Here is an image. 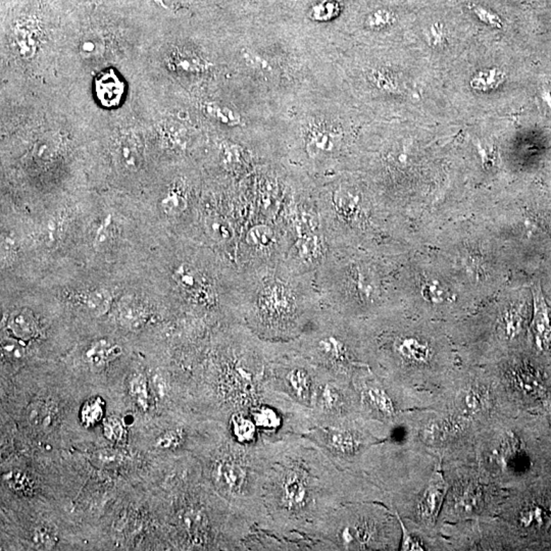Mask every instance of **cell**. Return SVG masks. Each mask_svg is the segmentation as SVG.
Returning <instances> with one entry per match:
<instances>
[{
  "instance_id": "1",
  "label": "cell",
  "mask_w": 551,
  "mask_h": 551,
  "mask_svg": "<svg viewBox=\"0 0 551 551\" xmlns=\"http://www.w3.org/2000/svg\"><path fill=\"white\" fill-rule=\"evenodd\" d=\"M368 495L370 490L356 472L340 469L304 436H289L274 442L262 491L265 532L308 541V532L334 509Z\"/></svg>"
},
{
  "instance_id": "2",
  "label": "cell",
  "mask_w": 551,
  "mask_h": 551,
  "mask_svg": "<svg viewBox=\"0 0 551 551\" xmlns=\"http://www.w3.org/2000/svg\"><path fill=\"white\" fill-rule=\"evenodd\" d=\"M242 323L269 342H289L304 333L322 308L315 273L288 260L249 267Z\"/></svg>"
},
{
  "instance_id": "3",
  "label": "cell",
  "mask_w": 551,
  "mask_h": 551,
  "mask_svg": "<svg viewBox=\"0 0 551 551\" xmlns=\"http://www.w3.org/2000/svg\"><path fill=\"white\" fill-rule=\"evenodd\" d=\"M230 442L214 454L209 475L214 489L233 509L266 531L267 518L262 491L274 453V442L241 444L229 436Z\"/></svg>"
},
{
  "instance_id": "4",
  "label": "cell",
  "mask_w": 551,
  "mask_h": 551,
  "mask_svg": "<svg viewBox=\"0 0 551 551\" xmlns=\"http://www.w3.org/2000/svg\"><path fill=\"white\" fill-rule=\"evenodd\" d=\"M356 335L348 318L322 303L303 335L290 342L313 365L352 380L363 368Z\"/></svg>"
},
{
  "instance_id": "5",
  "label": "cell",
  "mask_w": 551,
  "mask_h": 551,
  "mask_svg": "<svg viewBox=\"0 0 551 551\" xmlns=\"http://www.w3.org/2000/svg\"><path fill=\"white\" fill-rule=\"evenodd\" d=\"M393 531V523L382 511L349 502L334 509L306 537L327 550H387Z\"/></svg>"
},
{
  "instance_id": "6",
  "label": "cell",
  "mask_w": 551,
  "mask_h": 551,
  "mask_svg": "<svg viewBox=\"0 0 551 551\" xmlns=\"http://www.w3.org/2000/svg\"><path fill=\"white\" fill-rule=\"evenodd\" d=\"M303 436L318 445L340 469L352 472L363 462L361 456L372 442L361 418L337 425H315Z\"/></svg>"
},
{
  "instance_id": "7",
  "label": "cell",
  "mask_w": 551,
  "mask_h": 551,
  "mask_svg": "<svg viewBox=\"0 0 551 551\" xmlns=\"http://www.w3.org/2000/svg\"><path fill=\"white\" fill-rule=\"evenodd\" d=\"M311 418L313 426L337 425L361 418L359 398L352 380L320 368Z\"/></svg>"
},
{
  "instance_id": "8",
  "label": "cell",
  "mask_w": 551,
  "mask_h": 551,
  "mask_svg": "<svg viewBox=\"0 0 551 551\" xmlns=\"http://www.w3.org/2000/svg\"><path fill=\"white\" fill-rule=\"evenodd\" d=\"M339 142L340 134L333 129L324 127L313 129L306 138V151L311 158L332 156L337 149Z\"/></svg>"
},
{
  "instance_id": "9",
  "label": "cell",
  "mask_w": 551,
  "mask_h": 551,
  "mask_svg": "<svg viewBox=\"0 0 551 551\" xmlns=\"http://www.w3.org/2000/svg\"><path fill=\"white\" fill-rule=\"evenodd\" d=\"M124 85L114 70L101 73L95 80V93L101 105L105 108H114L120 105L123 98Z\"/></svg>"
},
{
  "instance_id": "10",
  "label": "cell",
  "mask_w": 551,
  "mask_h": 551,
  "mask_svg": "<svg viewBox=\"0 0 551 551\" xmlns=\"http://www.w3.org/2000/svg\"><path fill=\"white\" fill-rule=\"evenodd\" d=\"M227 431L234 441L241 444H255L262 441L260 433L248 412H238L228 419Z\"/></svg>"
},
{
  "instance_id": "11",
  "label": "cell",
  "mask_w": 551,
  "mask_h": 551,
  "mask_svg": "<svg viewBox=\"0 0 551 551\" xmlns=\"http://www.w3.org/2000/svg\"><path fill=\"white\" fill-rule=\"evenodd\" d=\"M173 278L183 291L191 295L199 296L200 294H213V290L207 289V283L202 274L195 267L188 264H181L174 269Z\"/></svg>"
},
{
  "instance_id": "12",
  "label": "cell",
  "mask_w": 551,
  "mask_h": 551,
  "mask_svg": "<svg viewBox=\"0 0 551 551\" xmlns=\"http://www.w3.org/2000/svg\"><path fill=\"white\" fill-rule=\"evenodd\" d=\"M8 328L15 338L26 342L35 338L39 332L38 323L31 311L21 310L11 313Z\"/></svg>"
},
{
  "instance_id": "13",
  "label": "cell",
  "mask_w": 551,
  "mask_h": 551,
  "mask_svg": "<svg viewBox=\"0 0 551 551\" xmlns=\"http://www.w3.org/2000/svg\"><path fill=\"white\" fill-rule=\"evenodd\" d=\"M390 349L400 359L422 363L427 359L429 352L425 344L412 337H396L392 340Z\"/></svg>"
},
{
  "instance_id": "14",
  "label": "cell",
  "mask_w": 551,
  "mask_h": 551,
  "mask_svg": "<svg viewBox=\"0 0 551 551\" xmlns=\"http://www.w3.org/2000/svg\"><path fill=\"white\" fill-rule=\"evenodd\" d=\"M121 354L122 348L116 343L108 339H100L90 345L85 352V359L93 368H103Z\"/></svg>"
},
{
  "instance_id": "15",
  "label": "cell",
  "mask_w": 551,
  "mask_h": 551,
  "mask_svg": "<svg viewBox=\"0 0 551 551\" xmlns=\"http://www.w3.org/2000/svg\"><path fill=\"white\" fill-rule=\"evenodd\" d=\"M117 318L127 328L142 326L147 319V311L139 301L130 296L124 297L117 306Z\"/></svg>"
},
{
  "instance_id": "16",
  "label": "cell",
  "mask_w": 551,
  "mask_h": 551,
  "mask_svg": "<svg viewBox=\"0 0 551 551\" xmlns=\"http://www.w3.org/2000/svg\"><path fill=\"white\" fill-rule=\"evenodd\" d=\"M446 486L441 475L436 474L424 495L421 504V511L424 515L432 518L437 515L439 507L443 500Z\"/></svg>"
},
{
  "instance_id": "17",
  "label": "cell",
  "mask_w": 551,
  "mask_h": 551,
  "mask_svg": "<svg viewBox=\"0 0 551 551\" xmlns=\"http://www.w3.org/2000/svg\"><path fill=\"white\" fill-rule=\"evenodd\" d=\"M112 294L103 288L87 290L80 295L79 301L91 315L99 317L105 315L110 308Z\"/></svg>"
},
{
  "instance_id": "18",
  "label": "cell",
  "mask_w": 551,
  "mask_h": 551,
  "mask_svg": "<svg viewBox=\"0 0 551 551\" xmlns=\"http://www.w3.org/2000/svg\"><path fill=\"white\" fill-rule=\"evenodd\" d=\"M13 47L23 59H31L38 47L36 30L30 26H18L13 33Z\"/></svg>"
},
{
  "instance_id": "19",
  "label": "cell",
  "mask_w": 551,
  "mask_h": 551,
  "mask_svg": "<svg viewBox=\"0 0 551 551\" xmlns=\"http://www.w3.org/2000/svg\"><path fill=\"white\" fill-rule=\"evenodd\" d=\"M535 329L537 332V339L539 342L547 343L551 339V319L548 313L547 306L544 303V298L541 292L537 290L535 292Z\"/></svg>"
},
{
  "instance_id": "20",
  "label": "cell",
  "mask_w": 551,
  "mask_h": 551,
  "mask_svg": "<svg viewBox=\"0 0 551 551\" xmlns=\"http://www.w3.org/2000/svg\"><path fill=\"white\" fill-rule=\"evenodd\" d=\"M506 79V73L501 69H485L472 76L471 87L476 91L490 92L501 86Z\"/></svg>"
},
{
  "instance_id": "21",
  "label": "cell",
  "mask_w": 551,
  "mask_h": 551,
  "mask_svg": "<svg viewBox=\"0 0 551 551\" xmlns=\"http://www.w3.org/2000/svg\"><path fill=\"white\" fill-rule=\"evenodd\" d=\"M275 230L267 224L253 226L246 235L248 245L257 251H267L275 243Z\"/></svg>"
},
{
  "instance_id": "22",
  "label": "cell",
  "mask_w": 551,
  "mask_h": 551,
  "mask_svg": "<svg viewBox=\"0 0 551 551\" xmlns=\"http://www.w3.org/2000/svg\"><path fill=\"white\" fill-rule=\"evenodd\" d=\"M117 158L126 169L136 170L141 163L139 145L132 137H124L117 147Z\"/></svg>"
},
{
  "instance_id": "23",
  "label": "cell",
  "mask_w": 551,
  "mask_h": 551,
  "mask_svg": "<svg viewBox=\"0 0 551 551\" xmlns=\"http://www.w3.org/2000/svg\"><path fill=\"white\" fill-rule=\"evenodd\" d=\"M187 202L186 195L183 191L178 188L170 189L167 195L161 200V207L163 213L170 216H179L186 211Z\"/></svg>"
},
{
  "instance_id": "24",
  "label": "cell",
  "mask_w": 551,
  "mask_h": 551,
  "mask_svg": "<svg viewBox=\"0 0 551 551\" xmlns=\"http://www.w3.org/2000/svg\"><path fill=\"white\" fill-rule=\"evenodd\" d=\"M204 112L214 121L226 124V126H236L241 122L238 112L230 108L219 105V103H207L204 107Z\"/></svg>"
},
{
  "instance_id": "25",
  "label": "cell",
  "mask_w": 551,
  "mask_h": 551,
  "mask_svg": "<svg viewBox=\"0 0 551 551\" xmlns=\"http://www.w3.org/2000/svg\"><path fill=\"white\" fill-rule=\"evenodd\" d=\"M103 414H105L103 401L100 398H92L83 405L80 412V419L83 425L89 428L99 423L103 419Z\"/></svg>"
},
{
  "instance_id": "26",
  "label": "cell",
  "mask_w": 551,
  "mask_h": 551,
  "mask_svg": "<svg viewBox=\"0 0 551 551\" xmlns=\"http://www.w3.org/2000/svg\"><path fill=\"white\" fill-rule=\"evenodd\" d=\"M129 391L133 400L141 410L149 407V387L144 375L136 373L129 382Z\"/></svg>"
},
{
  "instance_id": "27",
  "label": "cell",
  "mask_w": 551,
  "mask_h": 551,
  "mask_svg": "<svg viewBox=\"0 0 551 551\" xmlns=\"http://www.w3.org/2000/svg\"><path fill=\"white\" fill-rule=\"evenodd\" d=\"M187 438H188V433L186 429L173 428L163 433L156 443L161 449L174 451L183 446L186 443Z\"/></svg>"
},
{
  "instance_id": "28",
  "label": "cell",
  "mask_w": 551,
  "mask_h": 551,
  "mask_svg": "<svg viewBox=\"0 0 551 551\" xmlns=\"http://www.w3.org/2000/svg\"><path fill=\"white\" fill-rule=\"evenodd\" d=\"M115 239L114 225H112V216H108L101 223L100 227L96 231L94 237L93 246L98 251H105L112 245Z\"/></svg>"
},
{
  "instance_id": "29",
  "label": "cell",
  "mask_w": 551,
  "mask_h": 551,
  "mask_svg": "<svg viewBox=\"0 0 551 551\" xmlns=\"http://www.w3.org/2000/svg\"><path fill=\"white\" fill-rule=\"evenodd\" d=\"M1 352L8 361L17 363L26 356V347L24 342L17 338H4L1 341Z\"/></svg>"
},
{
  "instance_id": "30",
  "label": "cell",
  "mask_w": 551,
  "mask_h": 551,
  "mask_svg": "<svg viewBox=\"0 0 551 551\" xmlns=\"http://www.w3.org/2000/svg\"><path fill=\"white\" fill-rule=\"evenodd\" d=\"M394 22V13L390 9L379 8L372 11L366 18L365 25L371 30H382L391 26Z\"/></svg>"
},
{
  "instance_id": "31",
  "label": "cell",
  "mask_w": 551,
  "mask_h": 551,
  "mask_svg": "<svg viewBox=\"0 0 551 551\" xmlns=\"http://www.w3.org/2000/svg\"><path fill=\"white\" fill-rule=\"evenodd\" d=\"M340 11V4L335 0H322L315 4L311 11V16L315 21L327 22L336 17Z\"/></svg>"
},
{
  "instance_id": "32",
  "label": "cell",
  "mask_w": 551,
  "mask_h": 551,
  "mask_svg": "<svg viewBox=\"0 0 551 551\" xmlns=\"http://www.w3.org/2000/svg\"><path fill=\"white\" fill-rule=\"evenodd\" d=\"M471 11L483 24L495 28V29H501L504 27V21L492 9L480 6V4H472Z\"/></svg>"
},
{
  "instance_id": "33",
  "label": "cell",
  "mask_w": 551,
  "mask_h": 551,
  "mask_svg": "<svg viewBox=\"0 0 551 551\" xmlns=\"http://www.w3.org/2000/svg\"><path fill=\"white\" fill-rule=\"evenodd\" d=\"M103 430L105 437L112 442L122 441L124 438V434H126L123 422L117 417H110V418L105 419Z\"/></svg>"
},
{
  "instance_id": "34",
  "label": "cell",
  "mask_w": 551,
  "mask_h": 551,
  "mask_svg": "<svg viewBox=\"0 0 551 551\" xmlns=\"http://www.w3.org/2000/svg\"><path fill=\"white\" fill-rule=\"evenodd\" d=\"M424 298L432 303H441L448 299V292L437 281L425 283L422 288Z\"/></svg>"
},
{
  "instance_id": "35",
  "label": "cell",
  "mask_w": 551,
  "mask_h": 551,
  "mask_svg": "<svg viewBox=\"0 0 551 551\" xmlns=\"http://www.w3.org/2000/svg\"><path fill=\"white\" fill-rule=\"evenodd\" d=\"M425 36L429 45L433 47H441L446 42V30L442 23H434L429 26Z\"/></svg>"
},
{
  "instance_id": "36",
  "label": "cell",
  "mask_w": 551,
  "mask_h": 551,
  "mask_svg": "<svg viewBox=\"0 0 551 551\" xmlns=\"http://www.w3.org/2000/svg\"><path fill=\"white\" fill-rule=\"evenodd\" d=\"M244 61L251 69L260 71H271L272 66L267 59L253 50L244 52Z\"/></svg>"
},
{
  "instance_id": "37",
  "label": "cell",
  "mask_w": 551,
  "mask_h": 551,
  "mask_svg": "<svg viewBox=\"0 0 551 551\" xmlns=\"http://www.w3.org/2000/svg\"><path fill=\"white\" fill-rule=\"evenodd\" d=\"M200 62L202 61L196 59V57H182V55H178V57L174 59V64H176V68L186 71H199L200 69L204 68Z\"/></svg>"
},
{
  "instance_id": "38",
  "label": "cell",
  "mask_w": 551,
  "mask_h": 551,
  "mask_svg": "<svg viewBox=\"0 0 551 551\" xmlns=\"http://www.w3.org/2000/svg\"><path fill=\"white\" fill-rule=\"evenodd\" d=\"M103 45H101L98 41L86 39L81 43V54L86 59H92V57L103 54Z\"/></svg>"
},
{
  "instance_id": "39",
  "label": "cell",
  "mask_w": 551,
  "mask_h": 551,
  "mask_svg": "<svg viewBox=\"0 0 551 551\" xmlns=\"http://www.w3.org/2000/svg\"><path fill=\"white\" fill-rule=\"evenodd\" d=\"M398 522L402 530V536H401V550H423L421 544L414 538L405 529V526L400 516H398Z\"/></svg>"
},
{
  "instance_id": "40",
  "label": "cell",
  "mask_w": 551,
  "mask_h": 551,
  "mask_svg": "<svg viewBox=\"0 0 551 551\" xmlns=\"http://www.w3.org/2000/svg\"><path fill=\"white\" fill-rule=\"evenodd\" d=\"M376 83H377L378 87L386 90V91L398 92L400 90V84L398 80L390 75H387V74H378L376 76Z\"/></svg>"
},
{
  "instance_id": "41",
  "label": "cell",
  "mask_w": 551,
  "mask_h": 551,
  "mask_svg": "<svg viewBox=\"0 0 551 551\" xmlns=\"http://www.w3.org/2000/svg\"><path fill=\"white\" fill-rule=\"evenodd\" d=\"M34 540L40 545H54V535L50 533V530L46 529V528H41V529L36 530Z\"/></svg>"
}]
</instances>
